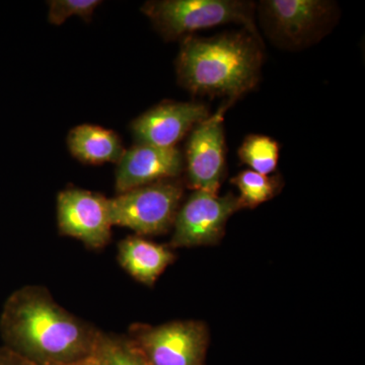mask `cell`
I'll return each mask as SVG.
<instances>
[{
	"label": "cell",
	"instance_id": "6da1fadb",
	"mask_svg": "<svg viewBox=\"0 0 365 365\" xmlns=\"http://www.w3.org/2000/svg\"><path fill=\"white\" fill-rule=\"evenodd\" d=\"M101 333L57 304L40 285L16 289L0 314L4 346L35 365H66L90 359Z\"/></svg>",
	"mask_w": 365,
	"mask_h": 365
},
{
	"label": "cell",
	"instance_id": "7a4b0ae2",
	"mask_svg": "<svg viewBox=\"0 0 365 365\" xmlns=\"http://www.w3.org/2000/svg\"><path fill=\"white\" fill-rule=\"evenodd\" d=\"M262 62L261 39L248 32L187 36L178 55L177 76L182 88L194 95L235 102L257 86Z\"/></svg>",
	"mask_w": 365,
	"mask_h": 365
},
{
	"label": "cell",
	"instance_id": "3957f363",
	"mask_svg": "<svg viewBox=\"0 0 365 365\" xmlns=\"http://www.w3.org/2000/svg\"><path fill=\"white\" fill-rule=\"evenodd\" d=\"M165 40L187 37L196 31L237 24L260 38L255 24V4L242 0H158L141 9Z\"/></svg>",
	"mask_w": 365,
	"mask_h": 365
},
{
	"label": "cell",
	"instance_id": "277c9868",
	"mask_svg": "<svg viewBox=\"0 0 365 365\" xmlns=\"http://www.w3.org/2000/svg\"><path fill=\"white\" fill-rule=\"evenodd\" d=\"M184 189L168 180L132 189L109 198L112 225L129 228L137 235H158L174 225Z\"/></svg>",
	"mask_w": 365,
	"mask_h": 365
},
{
	"label": "cell",
	"instance_id": "5b68a950",
	"mask_svg": "<svg viewBox=\"0 0 365 365\" xmlns=\"http://www.w3.org/2000/svg\"><path fill=\"white\" fill-rule=\"evenodd\" d=\"M262 23L280 47L299 49L321 39L337 20V6L328 0L261 1Z\"/></svg>",
	"mask_w": 365,
	"mask_h": 365
},
{
	"label": "cell",
	"instance_id": "8992f818",
	"mask_svg": "<svg viewBox=\"0 0 365 365\" xmlns=\"http://www.w3.org/2000/svg\"><path fill=\"white\" fill-rule=\"evenodd\" d=\"M128 337L150 365H205L208 330L198 321H174L160 326L135 324Z\"/></svg>",
	"mask_w": 365,
	"mask_h": 365
},
{
	"label": "cell",
	"instance_id": "52a82bcc",
	"mask_svg": "<svg viewBox=\"0 0 365 365\" xmlns=\"http://www.w3.org/2000/svg\"><path fill=\"white\" fill-rule=\"evenodd\" d=\"M239 199L234 194L194 191L175 218L170 248L212 246L225 235L230 216L240 210Z\"/></svg>",
	"mask_w": 365,
	"mask_h": 365
},
{
	"label": "cell",
	"instance_id": "ba28073f",
	"mask_svg": "<svg viewBox=\"0 0 365 365\" xmlns=\"http://www.w3.org/2000/svg\"><path fill=\"white\" fill-rule=\"evenodd\" d=\"M57 223L60 234L103 249L112 237L109 198L88 190H63L57 196Z\"/></svg>",
	"mask_w": 365,
	"mask_h": 365
},
{
	"label": "cell",
	"instance_id": "9c48e42d",
	"mask_svg": "<svg viewBox=\"0 0 365 365\" xmlns=\"http://www.w3.org/2000/svg\"><path fill=\"white\" fill-rule=\"evenodd\" d=\"M232 102L210 115L192 130L186 148L188 186L194 191L217 193L225 170V140L223 120Z\"/></svg>",
	"mask_w": 365,
	"mask_h": 365
},
{
	"label": "cell",
	"instance_id": "30bf717a",
	"mask_svg": "<svg viewBox=\"0 0 365 365\" xmlns=\"http://www.w3.org/2000/svg\"><path fill=\"white\" fill-rule=\"evenodd\" d=\"M209 116L207 106L201 103L165 102L134 120L131 129L137 143L176 148L182 137Z\"/></svg>",
	"mask_w": 365,
	"mask_h": 365
},
{
	"label": "cell",
	"instance_id": "8fae6325",
	"mask_svg": "<svg viewBox=\"0 0 365 365\" xmlns=\"http://www.w3.org/2000/svg\"><path fill=\"white\" fill-rule=\"evenodd\" d=\"M117 194L155 182L175 180L184 170V158L177 148H160L136 143L125 150L117 163Z\"/></svg>",
	"mask_w": 365,
	"mask_h": 365
},
{
	"label": "cell",
	"instance_id": "7c38bea8",
	"mask_svg": "<svg viewBox=\"0 0 365 365\" xmlns=\"http://www.w3.org/2000/svg\"><path fill=\"white\" fill-rule=\"evenodd\" d=\"M176 259L167 246L148 241L140 235H130L118 246V261L134 279L153 287L165 269Z\"/></svg>",
	"mask_w": 365,
	"mask_h": 365
},
{
	"label": "cell",
	"instance_id": "4fadbf2b",
	"mask_svg": "<svg viewBox=\"0 0 365 365\" xmlns=\"http://www.w3.org/2000/svg\"><path fill=\"white\" fill-rule=\"evenodd\" d=\"M67 145L76 160L88 165L118 163L125 153L117 133L98 125L81 124L74 127L67 137Z\"/></svg>",
	"mask_w": 365,
	"mask_h": 365
},
{
	"label": "cell",
	"instance_id": "5bb4252c",
	"mask_svg": "<svg viewBox=\"0 0 365 365\" xmlns=\"http://www.w3.org/2000/svg\"><path fill=\"white\" fill-rule=\"evenodd\" d=\"M93 359L98 365H150L128 336L101 333Z\"/></svg>",
	"mask_w": 365,
	"mask_h": 365
},
{
	"label": "cell",
	"instance_id": "9a60e30c",
	"mask_svg": "<svg viewBox=\"0 0 365 365\" xmlns=\"http://www.w3.org/2000/svg\"><path fill=\"white\" fill-rule=\"evenodd\" d=\"M240 191V207L255 208L271 200L280 191V180L252 170H242L230 180Z\"/></svg>",
	"mask_w": 365,
	"mask_h": 365
},
{
	"label": "cell",
	"instance_id": "2e32d148",
	"mask_svg": "<svg viewBox=\"0 0 365 365\" xmlns=\"http://www.w3.org/2000/svg\"><path fill=\"white\" fill-rule=\"evenodd\" d=\"M279 143L271 137L252 134L239 148L240 160L259 174H272L279 160Z\"/></svg>",
	"mask_w": 365,
	"mask_h": 365
},
{
	"label": "cell",
	"instance_id": "e0dca14e",
	"mask_svg": "<svg viewBox=\"0 0 365 365\" xmlns=\"http://www.w3.org/2000/svg\"><path fill=\"white\" fill-rule=\"evenodd\" d=\"M101 4L98 0H52L48 1V21L55 26L62 25L71 16L90 21Z\"/></svg>",
	"mask_w": 365,
	"mask_h": 365
},
{
	"label": "cell",
	"instance_id": "ac0fdd59",
	"mask_svg": "<svg viewBox=\"0 0 365 365\" xmlns=\"http://www.w3.org/2000/svg\"><path fill=\"white\" fill-rule=\"evenodd\" d=\"M0 365H35L16 354L6 346H0Z\"/></svg>",
	"mask_w": 365,
	"mask_h": 365
},
{
	"label": "cell",
	"instance_id": "d6986e66",
	"mask_svg": "<svg viewBox=\"0 0 365 365\" xmlns=\"http://www.w3.org/2000/svg\"><path fill=\"white\" fill-rule=\"evenodd\" d=\"M66 365H98V362L96 361L95 359H93V356L90 357V359L81 360V361L73 362V364H69Z\"/></svg>",
	"mask_w": 365,
	"mask_h": 365
}]
</instances>
